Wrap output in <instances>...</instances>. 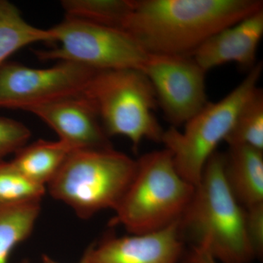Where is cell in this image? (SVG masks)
<instances>
[{
	"mask_svg": "<svg viewBox=\"0 0 263 263\" xmlns=\"http://www.w3.org/2000/svg\"><path fill=\"white\" fill-rule=\"evenodd\" d=\"M262 9L260 0H133L123 29L148 54L192 56L216 32Z\"/></svg>",
	"mask_w": 263,
	"mask_h": 263,
	"instance_id": "6da1fadb",
	"label": "cell"
},
{
	"mask_svg": "<svg viewBox=\"0 0 263 263\" xmlns=\"http://www.w3.org/2000/svg\"><path fill=\"white\" fill-rule=\"evenodd\" d=\"M223 154L208 160L202 179L179 220L183 239L207 251L218 263H251L257 258L247 235L245 209L230 191Z\"/></svg>",
	"mask_w": 263,
	"mask_h": 263,
	"instance_id": "7a4b0ae2",
	"label": "cell"
},
{
	"mask_svg": "<svg viewBox=\"0 0 263 263\" xmlns=\"http://www.w3.org/2000/svg\"><path fill=\"white\" fill-rule=\"evenodd\" d=\"M134 179L110 221L130 234L164 229L179 221L195 193V186L181 177L166 148L142 156Z\"/></svg>",
	"mask_w": 263,
	"mask_h": 263,
	"instance_id": "3957f363",
	"label": "cell"
},
{
	"mask_svg": "<svg viewBox=\"0 0 263 263\" xmlns=\"http://www.w3.org/2000/svg\"><path fill=\"white\" fill-rule=\"evenodd\" d=\"M138 162L114 147L72 151L47 185L53 198L81 219L115 210L136 175Z\"/></svg>",
	"mask_w": 263,
	"mask_h": 263,
	"instance_id": "277c9868",
	"label": "cell"
},
{
	"mask_svg": "<svg viewBox=\"0 0 263 263\" xmlns=\"http://www.w3.org/2000/svg\"><path fill=\"white\" fill-rule=\"evenodd\" d=\"M82 93L95 107L108 138L126 137L135 151L144 140L161 143L164 129L155 114L158 105L143 71H96Z\"/></svg>",
	"mask_w": 263,
	"mask_h": 263,
	"instance_id": "5b68a950",
	"label": "cell"
},
{
	"mask_svg": "<svg viewBox=\"0 0 263 263\" xmlns=\"http://www.w3.org/2000/svg\"><path fill=\"white\" fill-rule=\"evenodd\" d=\"M262 63L258 62L229 94L204 108L184 124L182 132L171 127L164 130L161 143L172 155L183 179L197 186L208 160L227 137L245 103L259 87Z\"/></svg>",
	"mask_w": 263,
	"mask_h": 263,
	"instance_id": "8992f818",
	"label": "cell"
},
{
	"mask_svg": "<svg viewBox=\"0 0 263 263\" xmlns=\"http://www.w3.org/2000/svg\"><path fill=\"white\" fill-rule=\"evenodd\" d=\"M56 48L35 52L41 60L75 62L96 71L143 70L148 53L124 29L65 17L51 28Z\"/></svg>",
	"mask_w": 263,
	"mask_h": 263,
	"instance_id": "52a82bcc",
	"label": "cell"
},
{
	"mask_svg": "<svg viewBox=\"0 0 263 263\" xmlns=\"http://www.w3.org/2000/svg\"><path fill=\"white\" fill-rule=\"evenodd\" d=\"M96 70L61 61L48 68L13 62L0 67V108L26 110L84 91Z\"/></svg>",
	"mask_w": 263,
	"mask_h": 263,
	"instance_id": "ba28073f",
	"label": "cell"
},
{
	"mask_svg": "<svg viewBox=\"0 0 263 263\" xmlns=\"http://www.w3.org/2000/svg\"><path fill=\"white\" fill-rule=\"evenodd\" d=\"M142 71L171 127L184 125L209 103L206 72L191 56L148 54Z\"/></svg>",
	"mask_w": 263,
	"mask_h": 263,
	"instance_id": "9c48e42d",
	"label": "cell"
},
{
	"mask_svg": "<svg viewBox=\"0 0 263 263\" xmlns=\"http://www.w3.org/2000/svg\"><path fill=\"white\" fill-rule=\"evenodd\" d=\"M184 243L178 221L153 233L106 235L89 246L81 259L84 263H181Z\"/></svg>",
	"mask_w": 263,
	"mask_h": 263,
	"instance_id": "30bf717a",
	"label": "cell"
},
{
	"mask_svg": "<svg viewBox=\"0 0 263 263\" xmlns=\"http://www.w3.org/2000/svg\"><path fill=\"white\" fill-rule=\"evenodd\" d=\"M27 111L42 119L72 151L113 147L95 107L83 93L32 107Z\"/></svg>",
	"mask_w": 263,
	"mask_h": 263,
	"instance_id": "8fae6325",
	"label": "cell"
},
{
	"mask_svg": "<svg viewBox=\"0 0 263 263\" xmlns=\"http://www.w3.org/2000/svg\"><path fill=\"white\" fill-rule=\"evenodd\" d=\"M263 36V9L216 32L192 54L205 71L228 63L249 70L256 65V56Z\"/></svg>",
	"mask_w": 263,
	"mask_h": 263,
	"instance_id": "7c38bea8",
	"label": "cell"
},
{
	"mask_svg": "<svg viewBox=\"0 0 263 263\" xmlns=\"http://www.w3.org/2000/svg\"><path fill=\"white\" fill-rule=\"evenodd\" d=\"M224 155V175L230 191L245 209L263 204L262 151L229 146Z\"/></svg>",
	"mask_w": 263,
	"mask_h": 263,
	"instance_id": "4fadbf2b",
	"label": "cell"
},
{
	"mask_svg": "<svg viewBox=\"0 0 263 263\" xmlns=\"http://www.w3.org/2000/svg\"><path fill=\"white\" fill-rule=\"evenodd\" d=\"M72 151L60 140H39L22 147L10 162L27 179L46 186L55 177Z\"/></svg>",
	"mask_w": 263,
	"mask_h": 263,
	"instance_id": "5bb4252c",
	"label": "cell"
},
{
	"mask_svg": "<svg viewBox=\"0 0 263 263\" xmlns=\"http://www.w3.org/2000/svg\"><path fill=\"white\" fill-rule=\"evenodd\" d=\"M36 43H55L54 32L31 25L14 5L0 0V67L15 52Z\"/></svg>",
	"mask_w": 263,
	"mask_h": 263,
	"instance_id": "9a60e30c",
	"label": "cell"
},
{
	"mask_svg": "<svg viewBox=\"0 0 263 263\" xmlns=\"http://www.w3.org/2000/svg\"><path fill=\"white\" fill-rule=\"evenodd\" d=\"M41 200L0 204V263H8L12 251L32 233Z\"/></svg>",
	"mask_w": 263,
	"mask_h": 263,
	"instance_id": "2e32d148",
	"label": "cell"
},
{
	"mask_svg": "<svg viewBox=\"0 0 263 263\" xmlns=\"http://www.w3.org/2000/svg\"><path fill=\"white\" fill-rule=\"evenodd\" d=\"M66 17L123 29L133 10V0H63Z\"/></svg>",
	"mask_w": 263,
	"mask_h": 263,
	"instance_id": "e0dca14e",
	"label": "cell"
},
{
	"mask_svg": "<svg viewBox=\"0 0 263 263\" xmlns=\"http://www.w3.org/2000/svg\"><path fill=\"white\" fill-rule=\"evenodd\" d=\"M228 146H247L263 151V91L257 88L236 118L227 137Z\"/></svg>",
	"mask_w": 263,
	"mask_h": 263,
	"instance_id": "ac0fdd59",
	"label": "cell"
},
{
	"mask_svg": "<svg viewBox=\"0 0 263 263\" xmlns=\"http://www.w3.org/2000/svg\"><path fill=\"white\" fill-rule=\"evenodd\" d=\"M46 186L30 181L12 162H0V204L42 200Z\"/></svg>",
	"mask_w": 263,
	"mask_h": 263,
	"instance_id": "d6986e66",
	"label": "cell"
},
{
	"mask_svg": "<svg viewBox=\"0 0 263 263\" xmlns=\"http://www.w3.org/2000/svg\"><path fill=\"white\" fill-rule=\"evenodd\" d=\"M30 137L31 131L22 122L0 117V162L26 146Z\"/></svg>",
	"mask_w": 263,
	"mask_h": 263,
	"instance_id": "ffe728a7",
	"label": "cell"
},
{
	"mask_svg": "<svg viewBox=\"0 0 263 263\" xmlns=\"http://www.w3.org/2000/svg\"><path fill=\"white\" fill-rule=\"evenodd\" d=\"M246 227L249 241L257 257L263 251V204L245 209Z\"/></svg>",
	"mask_w": 263,
	"mask_h": 263,
	"instance_id": "44dd1931",
	"label": "cell"
},
{
	"mask_svg": "<svg viewBox=\"0 0 263 263\" xmlns=\"http://www.w3.org/2000/svg\"><path fill=\"white\" fill-rule=\"evenodd\" d=\"M181 263H218L207 251L200 247L191 246L190 250L185 251Z\"/></svg>",
	"mask_w": 263,
	"mask_h": 263,
	"instance_id": "7402d4cb",
	"label": "cell"
},
{
	"mask_svg": "<svg viewBox=\"0 0 263 263\" xmlns=\"http://www.w3.org/2000/svg\"><path fill=\"white\" fill-rule=\"evenodd\" d=\"M20 263H29V262L27 260H24V261H22V262H21ZM43 263H59V262H57V261L54 260V259H52L51 257H49V256L43 255ZM79 263H84V261H83V259H81L80 260V262H79Z\"/></svg>",
	"mask_w": 263,
	"mask_h": 263,
	"instance_id": "603a6c76",
	"label": "cell"
}]
</instances>
